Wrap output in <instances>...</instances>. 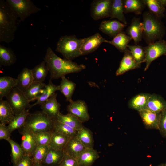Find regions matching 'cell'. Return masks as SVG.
I'll use <instances>...</instances> for the list:
<instances>
[{"label": "cell", "mask_w": 166, "mask_h": 166, "mask_svg": "<svg viewBox=\"0 0 166 166\" xmlns=\"http://www.w3.org/2000/svg\"></svg>", "instance_id": "52"}, {"label": "cell", "mask_w": 166, "mask_h": 166, "mask_svg": "<svg viewBox=\"0 0 166 166\" xmlns=\"http://www.w3.org/2000/svg\"><path fill=\"white\" fill-rule=\"evenodd\" d=\"M145 6L143 0H123L124 13L133 12L137 15L141 14Z\"/></svg>", "instance_id": "36"}, {"label": "cell", "mask_w": 166, "mask_h": 166, "mask_svg": "<svg viewBox=\"0 0 166 166\" xmlns=\"http://www.w3.org/2000/svg\"><path fill=\"white\" fill-rule=\"evenodd\" d=\"M100 157L97 151L93 148H86L77 159L78 166H92Z\"/></svg>", "instance_id": "17"}, {"label": "cell", "mask_w": 166, "mask_h": 166, "mask_svg": "<svg viewBox=\"0 0 166 166\" xmlns=\"http://www.w3.org/2000/svg\"><path fill=\"white\" fill-rule=\"evenodd\" d=\"M158 130L161 135L166 138V108L161 113Z\"/></svg>", "instance_id": "45"}, {"label": "cell", "mask_w": 166, "mask_h": 166, "mask_svg": "<svg viewBox=\"0 0 166 166\" xmlns=\"http://www.w3.org/2000/svg\"><path fill=\"white\" fill-rule=\"evenodd\" d=\"M77 138L87 148H93L94 140L92 132L89 128L84 127L77 131Z\"/></svg>", "instance_id": "35"}, {"label": "cell", "mask_w": 166, "mask_h": 166, "mask_svg": "<svg viewBox=\"0 0 166 166\" xmlns=\"http://www.w3.org/2000/svg\"><path fill=\"white\" fill-rule=\"evenodd\" d=\"M7 126L0 124V139H4L7 141L10 138L11 135Z\"/></svg>", "instance_id": "46"}, {"label": "cell", "mask_w": 166, "mask_h": 166, "mask_svg": "<svg viewBox=\"0 0 166 166\" xmlns=\"http://www.w3.org/2000/svg\"><path fill=\"white\" fill-rule=\"evenodd\" d=\"M15 115L7 100H0V124L5 125L8 124Z\"/></svg>", "instance_id": "27"}, {"label": "cell", "mask_w": 166, "mask_h": 166, "mask_svg": "<svg viewBox=\"0 0 166 166\" xmlns=\"http://www.w3.org/2000/svg\"><path fill=\"white\" fill-rule=\"evenodd\" d=\"M163 5L165 7L166 6V0H160Z\"/></svg>", "instance_id": "49"}, {"label": "cell", "mask_w": 166, "mask_h": 166, "mask_svg": "<svg viewBox=\"0 0 166 166\" xmlns=\"http://www.w3.org/2000/svg\"><path fill=\"white\" fill-rule=\"evenodd\" d=\"M50 148L49 145L38 146L32 159L34 163H42Z\"/></svg>", "instance_id": "42"}, {"label": "cell", "mask_w": 166, "mask_h": 166, "mask_svg": "<svg viewBox=\"0 0 166 166\" xmlns=\"http://www.w3.org/2000/svg\"><path fill=\"white\" fill-rule=\"evenodd\" d=\"M141 26L142 38L148 45L161 39L164 35V30L160 18L150 11L143 13Z\"/></svg>", "instance_id": "3"}, {"label": "cell", "mask_w": 166, "mask_h": 166, "mask_svg": "<svg viewBox=\"0 0 166 166\" xmlns=\"http://www.w3.org/2000/svg\"><path fill=\"white\" fill-rule=\"evenodd\" d=\"M53 131L57 132L70 138L76 136L77 131L69 126L53 119Z\"/></svg>", "instance_id": "40"}, {"label": "cell", "mask_w": 166, "mask_h": 166, "mask_svg": "<svg viewBox=\"0 0 166 166\" xmlns=\"http://www.w3.org/2000/svg\"><path fill=\"white\" fill-rule=\"evenodd\" d=\"M57 94L55 93L41 105L42 111L53 119L56 118L60 112L61 105L57 100Z\"/></svg>", "instance_id": "16"}, {"label": "cell", "mask_w": 166, "mask_h": 166, "mask_svg": "<svg viewBox=\"0 0 166 166\" xmlns=\"http://www.w3.org/2000/svg\"><path fill=\"white\" fill-rule=\"evenodd\" d=\"M6 97L15 115L20 113L27 109H30V101L23 92L17 87L14 88Z\"/></svg>", "instance_id": "7"}, {"label": "cell", "mask_w": 166, "mask_h": 166, "mask_svg": "<svg viewBox=\"0 0 166 166\" xmlns=\"http://www.w3.org/2000/svg\"><path fill=\"white\" fill-rule=\"evenodd\" d=\"M44 61L46 63L51 80L61 78L67 74L78 73L86 68L84 64H78L72 61L61 58L49 47L47 49Z\"/></svg>", "instance_id": "1"}, {"label": "cell", "mask_w": 166, "mask_h": 166, "mask_svg": "<svg viewBox=\"0 0 166 166\" xmlns=\"http://www.w3.org/2000/svg\"><path fill=\"white\" fill-rule=\"evenodd\" d=\"M86 148L76 136L70 139L63 150L65 153L77 159Z\"/></svg>", "instance_id": "18"}, {"label": "cell", "mask_w": 166, "mask_h": 166, "mask_svg": "<svg viewBox=\"0 0 166 166\" xmlns=\"http://www.w3.org/2000/svg\"><path fill=\"white\" fill-rule=\"evenodd\" d=\"M67 110L68 113L75 116L82 123L88 121L90 118L87 105L83 100H73L67 105Z\"/></svg>", "instance_id": "10"}, {"label": "cell", "mask_w": 166, "mask_h": 166, "mask_svg": "<svg viewBox=\"0 0 166 166\" xmlns=\"http://www.w3.org/2000/svg\"><path fill=\"white\" fill-rule=\"evenodd\" d=\"M55 119L77 131L84 127L83 124V123L78 118L68 113L66 114H64L60 112Z\"/></svg>", "instance_id": "25"}, {"label": "cell", "mask_w": 166, "mask_h": 166, "mask_svg": "<svg viewBox=\"0 0 166 166\" xmlns=\"http://www.w3.org/2000/svg\"><path fill=\"white\" fill-rule=\"evenodd\" d=\"M18 17L4 0H0V42L9 43L14 39Z\"/></svg>", "instance_id": "2"}, {"label": "cell", "mask_w": 166, "mask_h": 166, "mask_svg": "<svg viewBox=\"0 0 166 166\" xmlns=\"http://www.w3.org/2000/svg\"><path fill=\"white\" fill-rule=\"evenodd\" d=\"M33 166H44L42 163H34Z\"/></svg>", "instance_id": "48"}, {"label": "cell", "mask_w": 166, "mask_h": 166, "mask_svg": "<svg viewBox=\"0 0 166 166\" xmlns=\"http://www.w3.org/2000/svg\"><path fill=\"white\" fill-rule=\"evenodd\" d=\"M18 130L22 135L21 145L24 154L32 157L38 146L33 133L23 127Z\"/></svg>", "instance_id": "11"}, {"label": "cell", "mask_w": 166, "mask_h": 166, "mask_svg": "<svg viewBox=\"0 0 166 166\" xmlns=\"http://www.w3.org/2000/svg\"><path fill=\"white\" fill-rule=\"evenodd\" d=\"M150 94L142 93L132 97L129 101V107L139 112L147 109L148 101Z\"/></svg>", "instance_id": "26"}, {"label": "cell", "mask_w": 166, "mask_h": 166, "mask_svg": "<svg viewBox=\"0 0 166 166\" xmlns=\"http://www.w3.org/2000/svg\"><path fill=\"white\" fill-rule=\"evenodd\" d=\"M64 155L63 150H57L51 148L42 163L44 166H58Z\"/></svg>", "instance_id": "19"}, {"label": "cell", "mask_w": 166, "mask_h": 166, "mask_svg": "<svg viewBox=\"0 0 166 166\" xmlns=\"http://www.w3.org/2000/svg\"><path fill=\"white\" fill-rule=\"evenodd\" d=\"M17 80L9 76L0 77V100L6 97L17 85Z\"/></svg>", "instance_id": "23"}, {"label": "cell", "mask_w": 166, "mask_h": 166, "mask_svg": "<svg viewBox=\"0 0 166 166\" xmlns=\"http://www.w3.org/2000/svg\"><path fill=\"white\" fill-rule=\"evenodd\" d=\"M23 127L34 133L53 131V119L42 111L29 113Z\"/></svg>", "instance_id": "5"}, {"label": "cell", "mask_w": 166, "mask_h": 166, "mask_svg": "<svg viewBox=\"0 0 166 166\" xmlns=\"http://www.w3.org/2000/svg\"><path fill=\"white\" fill-rule=\"evenodd\" d=\"M59 166H78L77 159L64 153V155Z\"/></svg>", "instance_id": "44"}, {"label": "cell", "mask_w": 166, "mask_h": 166, "mask_svg": "<svg viewBox=\"0 0 166 166\" xmlns=\"http://www.w3.org/2000/svg\"><path fill=\"white\" fill-rule=\"evenodd\" d=\"M32 157L25 155L22 158L13 166H33Z\"/></svg>", "instance_id": "47"}, {"label": "cell", "mask_w": 166, "mask_h": 166, "mask_svg": "<svg viewBox=\"0 0 166 166\" xmlns=\"http://www.w3.org/2000/svg\"><path fill=\"white\" fill-rule=\"evenodd\" d=\"M128 35L133 39L135 44H137L142 38L141 22L137 18H134L127 30Z\"/></svg>", "instance_id": "20"}, {"label": "cell", "mask_w": 166, "mask_h": 166, "mask_svg": "<svg viewBox=\"0 0 166 166\" xmlns=\"http://www.w3.org/2000/svg\"><path fill=\"white\" fill-rule=\"evenodd\" d=\"M124 13L123 0H113L110 16V18H117L118 21L127 25Z\"/></svg>", "instance_id": "30"}, {"label": "cell", "mask_w": 166, "mask_h": 166, "mask_svg": "<svg viewBox=\"0 0 166 166\" xmlns=\"http://www.w3.org/2000/svg\"><path fill=\"white\" fill-rule=\"evenodd\" d=\"M59 85L53 84L51 79H50L46 85L43 93L38 97L36 103L30 105V109L37 105H41L55 93L56 91L59 90Z\"/></svg>", "instance_id": "33"}, {"label": "cell", "mask_w": 166, "mask_h": 166, "mask_svg": "<svg viewBox=\"0 0 166 166\" xmlns=\"http://www.w3.org/2000/svg\"><path fill=\"white\" fill-rule=\"evenodd\" d=\"M71 138L61 133L53 131L49 145L57 150H63Z\"/></svg>", "instance_id": "32"}, {"label": "cell", "mask_w": 166, "mask_h": 166, "mask_svg": "<svg viewBox=\"0 0 166 166\" xmlns=\"http://www.w3.org/2000/svg\"><path fill=\"white\" fill-rule=\"evenodd\" d=\"M132 39L129 36L122 31L112 40L109 41L108 43L114 46L120 52L124 53L127 49L128 44Z\"/></svg>", "instance_id": "28"}, {"label": "cell", "mask_w": 166, "mask_h": 166, "mask_svg": "<svg viewBox=\"0 0 166 166\" xmlns=\"http://www.w3.org/2000/svg\"><path fill=\"white\" fill-rule=\"evenodd\" d=\"M138 112L145 128L158 130L161 113H155L147 109Z\"/></svg>", "instance_id": "13"}, {"label": "cell", "mask_w": 166, "mask_h": 166, "mask_svg": "<svg viewBox=\"0 0 166 166\" xmlns=\"http://www.w3.org/2000/svg\"><path fill=\"white\" fill-rule=\"evenodd\" d=\"M59 85V91L64 96L66 100L69 102L75 90L76 84L65 77H62Z\"/></svg>", "instance_id": "29"}, {"label": "cell", "mask_w": 166, "mask_h": 166, "mask_svg": "<svg viewBox=\"0 0 166 166\" xmlns=\"http://www.w3.org/2000/svg\"><path fill=\"white\" fill-rule=\"evenodd\" d=\"M6 2L17 15L20 22H23L31 14L41 10L30 0H6Z\"/></svg>", "instance_id": "6"}, {"label": "cell", "mask_w": 166, "mask_h": 166, "mask_svg": "<svg viewBox=\"0 0 166 166\" xmlns=\"http://www.w3.org/2000/svg\"><path fill=\"white\" fill-rule=\"evenodd\" d=\"M46 85L43 82L34 81L23 92L25 95L30 102L36 100L42 94Z\"/></svg>", "instance_id": "22"}, {"label": "cell", "mask_w": 166, "mask_h": 166, "mask_svg": "<svg viewBox=\"0 0 166 166\" xmlns=\"http://www.w3.org/2000/svg\"><path fill=\"white\" fill-rule=\"evenodd\" d=\"M157 166H165V164H164L163 163L161 164H159V165Z\"/></svg>", "instance_id": "50"}, {"label": "cell", "mask_w": 166, "mask_h": 166, "mask_svg": "<svg viewBox=\"0 0 166 166\" xmlns=\"http://www.w3.org/2000/svg\"><path fill=\"white\" fill-rule=\"evenodd\" d=\"M8 141L11 147V161L14 166L22 158L25 154L21 145L18 143L11 138Z\"/></svg>", "instance_id": "39"}, {"label": "cell", "mask_w": 166, "mask_h": 166, "mask_svg": "<svg viewBox=\"0 0 166 166\" xmlns=\"http://www.w3.org/2000/svg\"><path fill=\"white\" fill-rule=\"evenodd\" d=\"M144 48L145 57L143 62L146 63L145 71L153 61L162 56L166 55V42L162 39L149 44Z\"/></svg>", "instance_id": "8"}, {"label": "cell", "mask_w": 166, "mask_h": 166, "mask_svg": "<svg viewBox=\"0 0 166 166\" xmlns=\"http://www.w3.org/2000/svg\"><path fill=\"white\" fill-rule=\"evenodd\" d=\"M165 166H166V163L165 164Z\"/></svg>", "instance_id": "51"}, {"label": "cell", "mask_w": 166, "mask_h": 166, "mask_svg": "<svg viewBox=\"0 0 166 166\" xmlns=\"http://www.w3.org/2000/svg\"><path fill=\"white\" fill-rule=\"evenodd\" d=\"M16 87L23 92L25 91L34 81L31 70L24 68L18 74Z\"/></svg>", "instance_id": "21"}, {"label": "cell", "mask_w": 166, "mask_h": 166, "mask_svg": "<svg viewBox=\"0 0 166 166\" xmlns=\"http://www.w3.org/2000/svg\"><path fill=\"white\" fill-rule=\"evenodd\" d=\"M143 1L149 11L156 16L160 18L164 17L165 7L160 0H143Z\"/></svg>", "instance_id": "37"}, {"label": "cell", "mask_w": 166, "mask_h": 166, "mask_svg": "<svg viewBox=\"0 0 166 166\" xmlns=\"http://www.w3.org/2000/svg\"><path fill=\"white\" fill-rule=\"evenodd\" d=\"M108 40L103 37L99 33L83 38L81 51L82 55L91 53L96 51L103 43H108Z\"/></svg>", "instance_id": "12"}, {"label": "cell", "mask_w": 166, "mask_h": 166, "mask_svg": "<svg viewBox=\"0 0 166 166\" xmlns=\"http://www.w3.org/2000/svg\"><path fill=\"white\" fill-rule=\"evenodd\" d=\"M83 38L79 39L74 35L61 37L56 45V51L61 53L65 59L72 61L82 55L81 49Z\"/></svg>", "instance_id": "4"}, {"label": "cell", "mask_w": 166, "mask_h": 166, "mask_svg": "<svg viewBox=\"0 0 166 166\" xmlns=\"http://www.w3.org/2000/svg\"><path fill=\"white\" fill-rule=\"evenodd\" d=\"M16 60V57L11 49L0 45V65L10 66L14 64Z\"/></svg>", "instance_id": "31"}, {"label": "cell", "mask_w": 166, "mask_h": 166, "mask_svg": "<svg viewBox=\"0 0 166 166\" xmlns=\"http://www.w3.org/2000/svg\"><path fill=\"white\" fill-rule=\"evenodd\" d=\"M166 108V101L160 96L150 94L147 109L155 113H160Z\"/></svg>", "instance_id": "24"}, {"label": "cell", "mask_w": 166, "mask_h": 166, "mask_svg": "<svg viewBox=\"0 0 166 166\" xmlns=\"http://www.w3.org/2000/svg\"><path fill=\"white\" fill-rule=\"evenodd\" d=\"M140 65L134 59L129 50L127 49L124 52L116 75H121L129 70L139 68Z\"/></svg>", "instance_id": "15"}, {"label": "cell", "mask_w": 166, "mask_h": 166, "mask_svg": "<svg viewBox=\"0 0 166 166\" xmlns=\"http://www.w3.org/2000/svg\"><path fill=\"white\" fill-rule=\"evenodd\" d=\"M113 0H94L91 5V16L95 20L110 17Z\"/></svg>", "instance_id": "9"}, {"label": "cell", "mask_w": 166, "mask_h": 166, "mask_svg": "<svg viewBox=\"0 0 166 166\" xmlns=\"http://www.w3.org/2000/svg\"><path fill=\"white\" fill-rule=\"evenodd\" d=\"M31 70L34 81L40 82H43L45 81L49 72L44 60Z\"/></svg>", "instance_id": "38"}, {"label": "cell", "mask_w": 166, "mask_h": 166, "mask_svg": "<svg viewBox=\"0 0 166 166\" xmlns=\"http://www.w3.org/2000/svg\"><path fill=\"white\" fill-rule=\"evenodd\" d=\"M53 131L33 133L34 137L38 146L49 145Z\"/></svg>", "instance_id": "43"}, {"label": "cell", "mask_w": 166, "mask_h": 166, "mask_svg": "<svg viewBox=\"0 0 166 166\" xmlns=\"http://www.w3.org/2000/svg\"><path fill=\"white\" fill-rule=\"evenodd\" d=\"M126 26L116 20H104L101 23L99 29L109 36L114 38L119 33L123 31Z\"/></svg>", "instance_id": "14"}, {"label": "cell", "mask_w": 166, "mask_h": 166, "mask_svg": "<svg viewBox=\"0 0 166 166\" xmlns=\"http://www.w3.org/2000/svg\"><path fill=\"white\" fill-rule=\"evenodd\" d=\"M29 110L26 109L19 114L15 115L7 126L11 133L14 131L19 130L23 127L30 113Z\"/></svg>", "instance_id": "34"}, {"label": "cell", "mask_w": 166, "mask_h": 166, "mask_svg": "<svg viewBox=\"0 0 166 166\" xmlns=\"http://www.w3.org/2000/svg\"><path fill=\"white\" fill-rule=\"evenodd\" d=\"M128 48L135 61L139 64L143 63L145 57L144 47L139 45H128Z\"/></svg>", "instance_id": "41"}]
</instances>
